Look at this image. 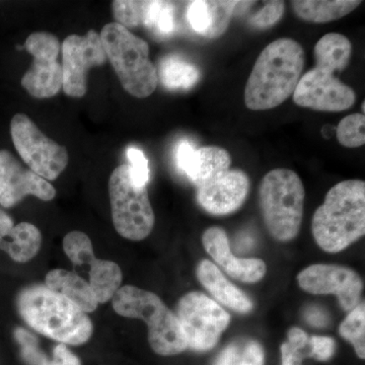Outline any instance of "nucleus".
I'll return each mask as SVG.
<instances>
[{"mask_svg":"<svg viewBox=\"0 0 365 365\" xmlns=\"http://www.w3.org/2000/svg\"><path fill=\"white\" fill-rule=\"evenodd\" d=\"M127 158L130 162L131 178L137 186H148L150 182V170L148 167V160L144 155L143 151L136 148H129L127 150Z\"/></svg>","mask_w":365,"mask_h":365,"instance_id":"34","label":"nucleus"},{"mask_svg":"<svg viewBox=\"0 0 365 365\" xmlns=\"http://www.w3.org/2000/svg\"><path fill=\"white\" fill-rule=\"evenodd\" d=\"M24 48L34 60L21 78V86L34 98L54 97L63 85V71L57 61L61 50L58 38L47 32H35L29 36Z\"/></svg>","mask_w":365,"mask_h":365,"instance_id":"10","label":"nucleus"},{"mask_svg":"<svg viewBox=\"0 0 365 365\" xmlns=\"http://www.w3.org/2000/svg\"><path fill=\"white\" fill-rule=\"evenodd\" d=\"M63 88L71 98L85 97L88 91V72L106 63L107 56L100 35L90 30L85 36L71 35L61 45Z\"/></svg>","mask_w":365,"mask_h":365,"instance_id":"11","label":"nucleus"},{"mask_svg":"<svg viewBox=\"0 0 365 365\" xmlns=\"http://www.w3.org/2000/svg\"><path fill=\"white\" fill-rule=\"evenodd\" d=\"M42 246V235L32 223L21 222L14 225L6 239L0 242V250L14 261L26 263L32 260Z\"/></svg>","mask_w":365,"mask_h":365,"instance_id":"22","label":"nucleus"},{"mask_svg":"<svg viewBox=\"0 0 365 365\" xmlns=\"http://www.w3.org/2000/svg\"><path fill=\"white\" fill-rule=\"evenodd\" d=\"M158 78L169 90H190L200 81V71L195 64L177 55H169L160 62Z\"/></svg>","mask_w":365,"mask_h":365,"instance_id":"23","label":"nucleus"},{"mask_svg":"<svg viewBox=\"0 0 365 365\" xmlns=\"http://www.w3.org/2000/svg\"><path fill=\"white\" fill-rule=\"evenodd\" d=\"M250 191V179L241 170H228L197 188L199 205L212 215H227L241 208Z\"/></svg>","mask_w":365,"mask_h":365,"instance_id":"15","label":"nucleus"},{"mask_svg":"<svg viewBox=\"0 0 365 365\" xmlns=\"http://www.w3.org/2000/svg\"><path fill=\"white\" fill-rule=\"evenodd\" d=\"M150 6V1H130V0L113 1V14L116 20L115 23L126 29L144 26Z\"/></svg>","mask_w":365,"mask_h":365,"instance_id":"27","label":"nucleus"},{"mask_svg":"<svg viewBox=\"0 0 365 365\" xmlns=\"http://www.w3.org/2000/svg\"><path fill=\"white\" fill-rule=\"evenodd\" d=\"M63 250L74 265H88L96 258L93 244L85 232L74 230L63 240Z\"/></svg>","mask_w":365,"mask_h":365,"instance_id":"29","label":"nucleus"},{"mask_svg":"<svg viewBox=\"0 0 365 365\" xmlns=\"http://www.w3.org/2000/svg\"><path fill=\"white\" fill-rule=\"evenodd\" d=\"M90 287L98 304H105L112 299L122 283V271L118 264L112 261L95 258L88 264Z\"/></svg>","mask_w":365,"mask_h":365,"instance_id":"24","label":"nucleus"},{"mask_svg":"<svg viewBox=\"0 0 365 365\" xmlns=\"http://www.w3.org/2000/svg\"><path fill=\"white\" fill-rule=\"evenodd\" d=\"M285 11L284 1H269L258 14L251 19L255 28L268 29L275 25L282 18Z\"/></svg>","mask_w":365,"mask_h":365,"instance_id":"35","label":"nucleus"},{"mask_svg":"<svg viewBox=\"0 0 365 365\" xmlns=\"http://www.w3.org/2000/svg\"><path fill=\"white\" fill-rule=\"evenodd\" d=\"M307 314H309L307 319H309V321L311 322L313 325L323 326L324 324L326 323V319L323 318V316H322L321 313L317 311V309H312L311 313Z\"/></svg>","mask_w":365,"mask_h":365,"instance_id":"40","label":"nucleus"},{"mask_svg":"<svg viewBox=\"0 0 365 365\" xmlns=\"http://www.w3.org/2000/svg\"><path fill=\"white\" fill-rule=\"evenodd\" d=\"M264 350L257 341H237L225 348L215 365H264Z\"/></svg>","mask_w":365,"mask_h":365,"instance_id":"25","label":"nucleus"},{"mask_svg":"<svg viewBox=\"0 0 365 365\" xmlns=\"http://www.w3.org/2000/svg\"><path fill=\"white\" fill-rule=\"evenodd\" d=\"M340 335L349 341L359 359H365V304L354 307L340 325Z\"/></svg>","mask_w":365,"mask_h":365,"instance_id":"26","label":"nucleus"},{"mask_svg":"<svg viewBox=\"0 0 365 365\" xmlns=\"http://www.w3.org/2000/svg\"><path fill=\"white\" fill-rule=\"evenodd\" d=\"M304 184L294 170L274 169L262 179L259 203L269 234L287 242L299 235L304 217Z\"/></svg>","mask_w":365,"mask_h":365,"instance_id":"5","label":"nucleus"},{"mask_svg":"<svg viewBox=\"0 0 365 365\" xmlns=\"http://www.w3.org/2000/svg\"><path fill=\"white\" fill-rule=\"evenodd\" d=\"M112 218L118 234L130 241H143L155 227V216L148 186H137L129 165L113 170L109 180Z\"/></svg>","mask_w":365,"mask_h":365,"instance_id":"7","label":"nucleus"},{"mask_svg":"<svg viewBox=\"0 0 365 365\" xmlns=\"http://www.w3.org/2000/svg\"><path fill=\"white\" fill-rule=\"evenodd\" d=\"M18 309L36 332L62 344L83 345L93 335L90 317L71 300L46 285H32L21 290Z\"/></svg>","mask_w":365,"mask_h":365,"instance_id":"3","label":"nucleus"},{"mask_svg":"<svg viewBox=\"0 0 365 365\" xmlns=\"http://www.w3.org/2000/svg\"><path fill=\"white\" fill-rule=\"evenodd\" d=\"M232 157L225 148L204 146L194 151L185 174L198 188L204 182L230 170Z\"/></svg>","mask_w":365,"mask_h":365,"instance_id":"19","label":"nucleus"},{"mask_svg":"<svg viewBox=\"0 0 365 365\" xmlns=\"http://www.w3.org/2000/svg\"><path fill=\"white\" fill-rule=\"evenodd\" d=\"M294 102L319 112H343L356 101L355 91L334 76V72L314 67L300 78Z\"/></svg>","mask_w":365,"mask_h":365,"instance_id":"12","label":"nucleus"},{"mask_svg":"<svg viewBox=\"0 0 365 365\" xmlns=\"http://www.w3.org/2000/svg\"><path fill=\"white\" fill-rule=\"evenodd\" d=\"M309 344L311 345L309 356L314 357L319 361H326V360L330 359L336 351L335 340L331 337L313 336L309 338Z\"/></svg>","mask_w":365,"mask_h":365,"instance_id":"36","label":"nucleus"},{"mask_svg":"<svg viewBox=\"0 0 365 365\" xmlns=\"http://www.w3.org/2000/svg\"><path fill=\"white\" fill-rule=\"evenodd\" d=\"M312 232L319 248L339 253L365 234V182L347 180L329 190L314 211Z\"/></svg>","mask_w":365,"mask_h":365,"instance_id":"2","label":"nucleus"},{"mask_svg":"<svg viewBox=\"0 0 365 365\" xmlns=\"http://www.w3.org/2000/svg\"><path fill=\"white\" fill-rule=\"evenodd\" d=\"M292 9L300 20L314 24H326L340 20L361 4L359 0H297Z\"/></svg>","mask_w":365,"mask_h":365,"instance_id":"20","label":"nucleus"},{"mask_svg":"<svg viewBox=\"0 0 365 365\" xmlns=\"http://www.w3.org/2000/svg\"><path fill=\"white\" fill-rule=\"evenodd\" d=\"M306 63L299 42L280 38L261 52L245 88V105L252 111L274 109L294 95Z\"/></svg>","mask_w":365,"mask_h":365,"instance_id":"1","label":"nucleus"},{"mask_svg":"<svg viewBox=\"0 0 365 365\" xmlns=\"http://www.w3.org/2000/svg\"><path fill=\"white\" fill-rule=\"evenodd\" d=\"M299 287L312 294H335L340 306L351 312L360 304L364 282L356 271L333 264H316L300 271Z\"/></svg>","mask_w":365,"mask_h":365,"instance_id":"13","label":"nucleus"},{"mask_svg":"<svg viewBox=\"0 0 365 365\" xmlns=\"http://www.w3.org/2000/svg\"><path fill=\"white\" fill-rule=\"evenodd\" d=\"M365 116L364 114L349 115L338 124L336 135L341 145L357 148L365 144Z\"/></svg>","mask_w":365,"mask_h":365,"instance_id":"30","label":"nucleus"},{"mask_svg":"<svg viewBox=\"0 0 365 365\" xmlns=\"http://www.w3.org/2000/svg\"><path fill=\"white\" fill-rule=\"evenodd\" d=\"M14 227L13 218L6 211L0 210V242L9 235Z\"/></svg>","mask_w":365,"mask_h":365,"instance_id":"39","label":"nucleus"},{"mask_svg":"<svg viewBox=\"0 0 365 365\" xmlns=\"http://www.w3.org/2000/svg\"><path fill=\"white\" fill-rule=\"evenodd\" d=\"M196 274L199 282L212 295L217 304L240 314H248L253 309V302L248 295L228 281L212 262L201 261Z\"/></svg>","mask_w":365,"mask_h":365,"instance_id":"17","label":"nucleus"},{"mask_svg":"<svg viewBox=\"0 0 365 365\" xmlns=\"http://www.w3.org/2000/svg\"><path fill=\"white\" fill-rule=\"evenodd\" d=\"M46 287L71 300L86 314L93 313L98 307V300L88 281L78 274L63 269H55L46 275Z\"/></svg>","mask_w":365,"mask_h":365,"instance_id":"18","label":"nucleus"},{"mask_svg":"<svg viewBox=\"0 0 365 365\" xmlns=\"http://www.w3.org/2000/svg\"><path fill=\"white\" fill-rule=\"evenodd\" d=\"M187 18L192 29L205 37L212 24V14H211L209 1L206 0L192 1L187 11Z\"/></svg>","mask_w":365,"mask_h":365,"instance_id":"33","label":"nucleus"},{"mask_svg":"<svg viewBox=\"0 0 365 365\" xmlns=\"http://www.w3.org/2000/svg\"><path fill=\"white\" fill-rule=\"evenodd\" d=\"M100 39L124 90L135 98L150 97L158 78L148 43L115 21L104 26Z\"/></svg>","mask_w":365,"mask_h":365,"instance_id":"6","label":"nucleus"},{"mask_svg":"<svg viewBox=\"0 0 365 365\" xmlns=\"http://www.w3.org/2000/svg\"><path fill=\"white\" fill-rule=\"evenodd\" d=\"M144 26L158 35L169 36L174 33L176 29L174 6L168 1H150Z\"/></svg>","mask_w":365,"mask_h":365,"instance_id":"28","label":"nucleus"},{"mask_svg":"<svg viewBox=\"0 0 365 365\" xmlns=\"http://www.w3.org/2000/svg\"><path fill=\"white\" fill-rule=\"evenodd\" d=\"M364 106H365V102H362V112H364V113H362V114H364V112H365Z\"/></svg>","mask_w":365,"mask_h":365,"instance_id":"41","label":"nucleus"},{"mask_svg":"<svg viewBox=\"0 0 365 365\" xmlns=\"http://www.w3.org/2000/svg\"><path fill=\"white\" fill-rule=\"evenodd\" d=\"M314 55L316 67L335 73L336 71H342L349 64L352 44L347 37L341 34H327L317 42Z\"/></svg>","mask_w":365,"mask_h":365,"instance_id":"21","label":"nucleus"},{"mask_svg":"<svg viewBox=\"0 0 365 365\" xmlns=\"http://www.w3.org/2000/svg\"><path fill=\"white\" fill-rule=\"evenodd\" d=\"M195 150L196 148H194L193 144L187 140L181 141L179 145H178L176 150V163L178 168H179L182 172H186L187 168H188L189 163L191 162L192 157H193Z\"/></svg>","mask_w":365,"mask_h":365,"instance_id":"38","label":"nucleus"},{"mask_svg":"<svg viewBox=\"0 0 365 365\" xmlns=\"http://www.w3.org/2000/svg\"><path fill=\"white\" fill-rule=\"evenodd\" d=\"M11 134L24 162L43 179L54 181L66 170L69 162L66 148L46 136L26 115H14Z\"/></svg>","mask_w":365,"mask_h":365,"instance_id":"9","label":"nucleus"},{"mask_svg":"<svg viewBox=\"0 0 365 365\" xmlns=\"http://www.w3.org/2000/svg\"><path fill=\"white\" fill-rule=\"evenodd\" d=\"M239 4V1H209L212 14V24L204 38L216 39L222 37L230 26L235 7Z\"/></svg>","mask_w":365,"mask_h":365,"instance_id":"31","label":"nucleus"},{"mask_svg":"<svg viewBox=\"0 0 365 365\" xmlns=\"http://www.w3.org/2000/svg\"><path fill=\"white\" fill-rule=\"evenodd\" d=\"M33 195L43 201H51L56 190L47 180L32 170L26 169L13 153L0 150V204L11 208L26 196Z\"/></svg>","mask_w":365,"mask_h":365,"instance_id":"14","label":"nucleus"},{"mask_svg":"<svg viewBox=\"0 0 365 365\" xmlns=\"http://www.w3.org/2000/svg\"><path fill=\"white\" fill-rule=\"evenodd\" d=\"M52 365H81V362L67 345L60 343L53 350Z\"/></svg>","mask_w":365,"mask_h":365,"instance_id":"37","label":"nucleus"},{"mask_svg":"<svg viewBox=\"0 0 365 365\" xmlns=\"http://www.w3.org/2000/svg\"><path fill=\"white\" fill-rule=\"evenodd\" d=\"M288 341L281 346L282 365H302L304 355L302 350L309 344V337L302 329L292 328L287 334Z\"/></svg>","mask_w":365,"mask_h":365,"instance_id":"32","label":"nucleus"},{"mask_svg":"<svg viewBox=\"0 0 365 365\" xmlns=\"http://www.w3.org/2000/svg\"><path fill=\"white\" fill-rule=\"evenodd\" d=\"M113 309L125 318L140 319L148 327V342L162 356H174L188 349L176 314L158 295L132 285L119 288Z\"/></svg>","mask_w":365,"mask_h":365,"instance_id":"4","label":"nucleus"},{"mask_svg":"<svg viewBox=\"0 0 365 365\" xmlns=\"http://www.w3.org/2000/svg\"><path fill=\"white\" fill-rule=\"evenodd\" d=\"M204 249L225 273L235 279L256 283L265 276L267 267L261 259L237 258L230 251L227 232L222 227H209L202 235Z\"/></svg>","mask_w":365,"mask_h":365,"instance_id":"16","label":"nucleus"},{"mask_svg":"<svg viewBox=\"0 0 365 365\" xmlns=\"http://www.w3.org/2000/svg\"><path fill=\"white\" fill-rule=\"evenodd\" d=\"M176 314L188 348L208 351L215 348L230 323V316L215 299L192 292L180 299Z\"/></svg>","mask_w":365,"mask_h":365,"instance_id":"8","label":"nucleus"}]
</instances>
